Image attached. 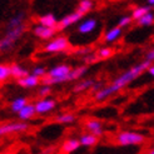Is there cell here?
<instances>
[{"mask_svg":"<svg viewBox=\"0 0 154 154\" xmlns=\"http://www.w3.org/2000/svg\"><path fill=\"white\" fill-rule=\"evenodd\" d=\"M69 48H70V42L66 36H57L53 38L51 40H49L48 44H45L44 47V51L47 53H63L66 51Z\"/></svg>","mask_w":154,"mask_h":154,"instance_id":"277c9868","label":"cell"},{"mask_svg":"<svg viewBox=\"0 0 154 154\" xmlns=\"http://www.w3.org/2000/svg\"><path fill=\"white\" fill-rule=\"evenodd\" d=\"M24 29H25L24 25L15 28V29H6L4 38L0 40V48H2V50H9L20 39V36L24 33Z\"/></svg>","mask_w":154,"mask_h":154,"instance_id":"3957f363","label":"cell"},{"mask_svg":"<svg viewBox=\"0 0 154 154\" xmlns=\"http://www.w3.org/2000/svg\"><path fill=\"white\" fill-rule=\"evenodd\" d=\"M87 72H88V66L87 65H79V66L74 68L73 70L70 72V74H69V82L80 79Z\"/></svg>","mask_w":154,"mask_h":154,"instance_id":"44dd1931","label":"cell"},{"mask_svg":"<svg viewBox=\"0 0 154 154\" xmlns=\"http://www.w3.org/2000/svg\"><path fill=\"white\" fill-rule=\"evenodd\" d=\"M18 84H19L21 88L30 89V88H35V87L39 85V84H42V79L38 78V76H35V75H33L32 73H30L28 76H25V78L18 80Z\"/></svg>","mask_w":154,"mask_h":154,"instance_id":"7c38bea8","label":"cell"},{"mask_svg":"<svg viewBox=\"0 0 154 154\" xmlns=\"http://www.w3.org/2000/svg\"><path fill=\"white\" fill-rule=\"evenodd\" d=\"M82 147L79 139H75V138H68L63 143H61V152L65 154H72L75 150H78Z\"/></svg>","mask_w":154,"mask_h":154,"instance_id":"8fae6325","label":"cell"},{"mask_svg":"<svg viewBox=\"0 0 154 154\" xmlns=\"http://www.w3.org/2000/svg\"><path fill=\"white\" fill-rule=\"evenodd\" d=\"M11 76L10 72V65L6 64H0V82H5Z\"/></svg>","mask_w":154,"mask_h":154,"instance_id":"4316f807","label":"cell"},{"mask_svg":"<svg viewBox=\"0 0 154 154\" xmlns=\"http://www.w3.org/2000/svg\"><path fill=\"white\" fill-rule=\"evenodd\" d=\"M2 154H13L11 152H4V153H2Z\"/></svg>","mask_w":154,"mask_h":154,"instance_id":"8d00e7d4","label":"cell"},{"mask_svg":"<svg viewBox=\"0 0 154 154\" xmlns=\"http://www.w3.org/2000/svg\"><path fill=\"white\" fill-rule=\"evenodd\" d=\"M35 105V110L38 115H44L51 110H54V108L57 106V102L51 98H44V99H39L34 103Z\"/></svg>","mask_w":154,"mask_h":154,"instance_id":"8992f818","label":"cell"},{"mask_svg":"<svg viewBox=\"0 0 154 154\" xmlns=\"http://www.w3.org/2000/svg\"><path fill=\"white\" fill-rule=\"evenodd\" d=\"M153 24H154V13L153 11H149L148 14H145L140 20H138V25H140V26H150Z\"/></svg>","mask_w":154,"mask_h":154,"instance_id":"484cf974","label":"cell"},{"mask_svg":"<svg viewBox=\"0 0 154 154\" xmlns=\"http://www.w3.org/2000/svg\"><path fill=\"white\" fill-rule=\"evenodd\" d=\"M97 60H99L98 59V57H97V54H89V55H87L85 58H84V63L85 64H93V63H95Z\"/></svg>","mask_w":154,"mask_h":154,"instance_id":"4dcf8cb0","label":"cell"},{"mask_svg":"<svg viewBox=\"0 0 154 154\" xmlns=\"http://www.w3.org/2000/svg\"><path fill=\"white\" fill-rule=\"evenodd\" d=\"M97 57L98 59H100V60H104V59H109L114 55V49L110 48V47H104V48H100L97 53Z\"/></svg>","mask_w":154,"mask_h":154,"instance_id":"d4e9b609","label":"cell"},{"mask_svg":"<svg viewBox=\"0 0 154 154\" xmlns=\"http://www.w3.org/2000/svg\"><path fill=\"white\" fill-rule=\"evenodd\" d=\"M147 73L152 76V78H154V64L153 65H150L149 68H148V70H147Z\"/></svg>","mask_w":154,"mask_h":154,"instance_id":"836d02e7","label":"cell"},{"mask_svg":"<svg viewBox=\"0 0 154 154\" xmlns=\"http://www.w3.org/2000/svg\"><path fill=\"white\" fill-rule=\"evenodd\" d=\"M147 5L149 8H153L154 6V0H147Z\"/></svg>","mask_w":154,"mask_h":154,"instance_id":"e575fe53","label":"cell"},{"mask_svg":"<svg viewBox=\"0 0 154 154\" xmlns=\"http://www.w3.org/2000/svg\"><path fill=\"white\" fill-rule=\"evenodd\" d=\"M84 127L88 130V133L93 134L95 137H102L104 134V128H103V123L98 119H88L84 123Z\"/></svg>","mask_w":154,"mask_h":154,"instance_id":"9c48e42d","label":"cell"},{"mask_svg":"<svg viewBox=\"0 0 154 154\" xmlns=\"http://www.w3.org/2000/svg\"><path fill=\"white\" fill-rule=\"evenodd\" d=\"M149 11H152L150 10V8L148 6V5H139V6H135L134 9H133V11H132V19L133 20H140L145 14H148Z\"/></svg>","mask_w":154,"mask_h":154,"instance_id":"ac0fdd59","label":"cell"},{"mask_svg":"<svg viewBox=\"0 0 154 154\" xmlns=\"http://www.w3.org/2000/svg\"><path fill=\"white\" fill-rule=\"evenodd\" d=\"M75 120H76V117L73 113H64L55 118V122L60 123V124H70V123H74Z\"/></svg>","mask_w":154,"mask_h":154,"instance_id":"cb8c5ba5","label":"cell"},{"mask_svg":"<svg viewBox=\"0 0 154 154\" xmlns=\"http://www.w3.org/2000/svg\"><path fill=\"white\" fill-rule=\"evenodd\" d=\"M145 140H147V138L142 133L133 132V130H123L115 137V142L122 147H134V145L138 147V145L144 144Z\"/></svg>","mask_w":154,"mask_h":154,"instance_id":"7a4b0ae2","label":"cell"},{"mask_svg":"<svg viewBox=\"0 0 154 154\" xmlns=\"http://www.w3.org/2000/svg\"><path fill=\"white\" fill-rule=\"evenodd\" d=\"M26 104H29V102H28V99H26L25 97L15 98L14 100L11 102V104H10V109H11L13 113H17V114H18Z\"/></svg>","mask_w":154,"mask_h":154,"instance_id":"d6986e66","label":"cell"},{"mask_svg":"<svg viewBox=\"0 0 154 154\" xmlns=\"http://www.w3.org/2000/svg\"><path fill=\"white\" fill-rule=\"evenodd\" d=\"M83 15H80L79 13H70V14H68L65 15V17H63L59 21H58V25H57V30H64L69 26H72L74 24H76L78 21H80Z\"/></svg>","mask_w":154,"mask_h":154,"instance_id":"52a82bcc","label":"cell"},{"mask_svg":"<svg viewBox=\"0 0 154 154\" xmlns=\"http://www.w3.org/2000/svg\"><path fill=\"white\" fill-rule=\"evenodd\" d=\"M98 26V21L97 19L94 18H89V19H85V20H83L80 21V24L78 25V32L80 34H90V33H93L94 30L97 29Z\"/></svg>","mask_w":154,"mask_h":154,"instance_id":"30bf717a","label":"cell"},{"mask_svg":"<svg viewBox=\"0 0 154 154\" xmlns=\"http://www.w3.org/2000/svg\"><path fill=\"white\" fill-rule=\"evenodd\" d=\"M51 94V87L49 85H42L39 91H38V95H39L40 99H44V98H48V95Z\"/></svg>","mask_w":154,"mask_h":154,"instance_id":"f546056e","label":"cell"},{"mask_svg":"<svg viewBox=\"0 0 154 154\" xmlns=\"http://www.w3.org/2000/svg\"><path fill=\"white\" fill-rule=\"evenodd\" d=\"M0 50H2V48H0Z\"/></svg>","mask_w":154,"mask_h":154,"instance_id":"74e56055","label":"cell"},{"mask_svg":"<svg viewBox=\"0 0 154 154\" xmlns=\"http://www.w3.org/2000/svg\"><path fill=\"white\" fill-rule=\"evenodd\" d=\"M10 72H11V78L17 79V80H20V79L25 78V76H28L30 74L26 69H24L17 63H13L10 65Z\"/></svg>","mask_w":154,"mask_h":154,"instance_id":"e0dca14e","label":"cell"},{"mask_svg":"<svg viewBox=\"0 0 154 154\" xmlns=\"http://www.w3.org/2000/svg\"><path fill=\"white\" fill-rule=\"evenodd\" d=\"M152 63L144 60L142 63L137 64L132 68H129L128 70H125L123 74H120L119 76H117L109 85L104 87L100 91H98L97 94H94V99L97 102H103L105 99H108L109 97H112L113 94L118 93L119 90H122L123 88H125L128 84H130L133 80H135L138 76H140L145 70H148V68L150 66Z\"/></svg>","mask_w":154,"mask_h":154,"instance_id":"6da1fadb","label":"cell"},{"mask_svg":"<svg viewBox=\"0 0 154 154\" xmlns=\"http://www.w3.org/2000/svg\"><path fill=\"white\" fill-rule=\"evenodd\" d=\"M29 129V124L26 122H9V123H4L0 125V137H5V135H10L14 133H23L26 132Z\"/></svg>","mask_w":154,"mask_h":154,"instance_id":"5b68a950","label":"cell"},{"mask_svg":"<svg viewBox=\"0 0 154 154\" xmlns=\"http://www.w3.org/2000/svg\"><path fill=\"white\" fill-rule=\"evenodd\" d=\"M132 21H133V19H132L130 15H124V17H122L118 20V25L117 26H119L120 29H123V28H125V26H129L130 24H132Z\"/></svg>","mask_w":154,"mask_h":154,"instance_id":"83f0119b","label":"cell"},{"mask_svg":"<svg viewBox=\"0 0 154 154\" xmlns=\"http://www.w3.org/2000/svg\"><path fill=\"white\" fill-rule=\"evenodd\" d=\"M32 74L35 75V76H38V78L43 79L44 76L48 74V70H47V69H45L44 66H35L33 70H32Z\"/></svg>","mask_w":154,"mask_h":154,"instance_id":"f1b7e54d","label":"cell"},{"mask_svg":"<svg viewBox=\"0 0 154 154\" xmlns=\"http://www.w3.org/2000/svg\"><path fill=\"white\" fill-rule=\"evenodd\" d=\"M148 154H154V148H152V149H149V152H148Z\"/></svg>","mask_w":154,"mask_h":154,"instance_id":"d590c367","label":"cell"},{"mask_svg":"<svg viewBox=\"0 0 154 154\" xmlns=\"http://www.w3.org/2000/svg\"><path fill=\"white\" fill-rule=\"evenodd\" d=\"M36 115V110H35V105L34 104H26L23 109L18 113V117L21 122H26V120H30L33 119Z\"/></svg>","mask_w":154,"mask_h":154,"instance_id":"4fadbf2b","label":"cell"},{"mask_svg":"<svg viewBox=\"0 0 154 154\" xmlns=\"http://www.w3.org/2000/svg\"><path fill=\"white\" fill-rule=\"evenodd\" d=\"M79 142H80V145L82 147H85V148H93L98 144L99 142V138L90 134V133H84L80 135L79 138Z\"/></svg>","mask_w":154,"mask_h":154,"instance_id":"5bb4252c","label":"cell"},{"mask_svg":"<svg viewBox=\"0 0 154 154\" xmlns=\"http://www.w3.org/2000/svg\"><path fill=\"white\" fill-rule=\"evenodd\" d=\"M38 21H39L40 25L48 26V28H57V25H58V20L55 18V15L51 13H47V14L42 15V17H39Z\"/></svg>","mask_w":154,"mask_h":154,"instance_id":"2e32d148","label":"cell"},{"mask_svg":"<svg viewBox=\"0 0 154 154\" xmlns=\"http://www.w3.org/2000/svg\"><path fill=\"white\" fill-rule=\"evenodd\" d=\"M57 32H58L57 28H48V26H43L40 24H38L33 28V34L43 40H51Z\"/></svg>","mask_w":154,"mask_h":154,"instance_id":"ba28073f","label":"cell"},{"mask_svg":"<svg viewBox=\"0 0 154 154\" xmlns=\"http://www.w3.org/2000/svg\"><path fill=\"white\" fill-rule=\"evenodd\" d=\"M145 60L149 61V63H153V61H154V48L150 49L147 54H145Z\"/></svg>","mask_w":154,"mask_h":154,"instance_id":"1f68e13d","label":"cell"},{"mask_svg":"<svg viewBox=\"0 0 154 154\" xmlns=\"http://www.w3.org/2000/svg\"><path fill=\"white\" fill-rule=\"evenodd\" d=\"M94 84H95V82L93 79H84L80 83L75 84L74 88H73V91L74 93H82V91L87 90V89H91Z\"/></svg>","mask_w":154,"mask_h":154,"instance_id":"ffe728a7","label":"cell"},{"mask_svg":"<svg viewBox=\"0 0 154 154\" xmlns=\"http://www.w3.org/2000/svg\"><path fill=\"white\" fill-rule=\"evenodd\" d=\"M93 6H94V3L91 2V0H82V2H79V5L75 11L79 13L80 15H84L93 9Z\"/></svg>","mask_w":154,"mask_h":154,"instance_id":"603a6c76","label":"cell"},{"mask_svg":"<svg viewBox=\"0 0 154 154\" xmlns=\"http://www.w3.org/2000/svg\"><path fill=\"white\" fill-rule=\"evenodd\" d=\"M122 34H123V29H120L119 26H114V28L108 30V32H105V34H104V42L108 43V44L114 43V42H117L119 38L122 36Z\"/></svg>","mask_w":154,"mask_h":154,"instance_id":"9a60e30c","label":"cell"},{"mask_svg":"<svg viewBox=\"0 0 154 154\" xmlns=\"http://www.w3.org/2000/svg\"><path fill=\"white\" fill-rule=\"evenodd\" d=\"M23 21H24V14L23 13H19L17 15L10 18L9 23H8V28L6 29H15V28H19V26H23Z\"/></svg>","mask_w":154,"mask_h":154,"instance_id":"7402d4cb","label":"cell"},{"mask_svg":"<svg viewBox=\"0 0 154 154\" xmlns=\"http://www.w3.org/2000/svg\"><path fill=\"white\" fill-rule=\"evenodd\" d=\"M79 54H85V55H89V54H91V49L90 48H82L78 50Z\"/></svg>","mask_w":154,"mask_h":154,"instance_id":"d6a6232c","label":"cell"}]
</instances>
